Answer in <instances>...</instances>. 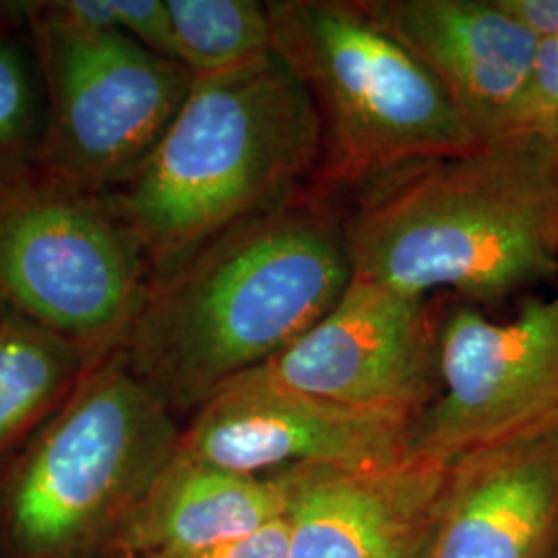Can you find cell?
<instances>
[{
	"mask_svg": "<svg viewBox=\"0 0 558 558\" xmlns=\"http://www.w3.org/2000/svg\"><path fill=\"white\" fill-rule=\"evenodd\" d=\"M558 119V38L538 41L536 59L519 104L518 129H553Z\"/></svg>",
	"mask_w": 558,
	"mask_h": 558,
	"instance_id": "cell-18",
	"label": "cell"
},
{
	"mask_svg": "<svg viewBox=\"0 0 558 558\" xmlns=\"http://www.w3.org/2000/svg\"><path fill=\"white\" fill-rule=\"evenodd\" d=\"M292 472L244 476L177 453L108 558H154L253 534L288 513Z\"/></svg>",
	"mask_w": 558,
	"mask_h": 558,
	"instance_id": "cell-14",
	"label": "cell"
},
{
	"mask_svg": "<svg viewBox=\"0 0 558 558\" xmlns=\"http://www.w3.org/2000/svg\"><path fill=\"white\" fill-rule=\"evenodd\" d=\"M40 89L27 48L0 34V168L25 166L38 158L44 137Z\"/></svg>",
	"mask_w": 558,
	"mask_h": 558,
	"instance_id": "cell-17",
	"label": "cell"
},
{
	"mask_svg": "<svg viewBox=\"0 0 558 558\" xmlns=\"http://www.w3.org/2000/svg\"><path fill=\"white\" fill-rule=\"evenodd\" d=\"M439 389L410 424L408 456L451 461L558 424V294L509 319L458 304L437 320Z\"/></svg>",
	"mask_w": 558,
	"mask_h": 558,
	"instance_id": "cell-8",
	"label": "cell"
},
{
	"mask_svg": "<svg viewBox=\"0 0 558 558\" xmlns=\"http://www.w3.org/2000/svg\"><path fill=\"white\" fill-rule=\"evenodd\" d=\"M437 360L428 300L354 276L306 333L240 377L414 420L439 389Z\"/></svg>",
	"mask_w": 558,
	"mask_h": 558,
	"instance_id": "cell-9",
	"label": "cell"
},
{
	"mask_svg": "<svg viewBox=\"0 0 558 558\" xmlns=\"http://www.w3.org/2000/svg\"><path fill=\"white\" fill-rule=\"evenodd\" d=\"M177 59L195 77L220 75L274 52V25L259 0H166Z\"/></svg>",
	"mask_w": 558,
	"mask_h": 558,
	"instance_id": "cell-16",
	"label": "cell"
},
{
	"mask_svg": "<svg viewBox=\"0 0 558 558\" xmlns=\"http://www.w3.org/2000/svg\"><path fill=\"white\" fill-rule=\"evenodd\" d=\"M354 276L497 302L558 276V145L518 129L366 184L343 220Z\"/></svg>",
	"mask_w": 558,
	"mask_h": 558,
	"instance_id": "cell-2",
	"label": "cell"
},
{
	"mask_svg": "<svg viewBox=\"0 0 558 558\" xmlns=\"http://www.w3.org/2000/svg\"><path fill=\"white\" fill-rule=\"evenodd\" d=\"M119 29L163 59H177L174 29L166 0H112Z\"/></svg>",
	"mask_w": 558,
	"mask_h": 558,
	"instance_id": "cell-19",
	"label": "cell"
},
{
	"mask_svg": "<svg viewBox=\"0 0 558 558\" xmlns=\"http://www.w3.org/2000/svg\"><path fill=\"white\" fill-rule=\"evenodd\" d=\"M544 558H558V542L553 546V548H550V553H548Z\"/></svg>",
	"mask_w": 558,
	"mask_h": 558,
	"instance_id": "cell-22",
	"label": "cell"
},
{
	"mask_svg": "<svg viewBox=\"0 0 558 558\" xmlns=\"http://www.w3.org/2000/svg\"><path fill=\"white\" fill-rule=\"evenodd\" d=\"M182 426L122 350L94 362L0 484L11 558H108L177 458Z\"/></svg>",
	"mask_w": 558,
	"mask_h": 558,
	"instance_id": "cell-4",
	"label": "cell"
},
{
	"mask_svg": "<svg viewBox=\"0 0 558 558\" xmlns=\"http://www.w3.org/2000/svg\"><path fill=\"white\" fill-rule=\"evenodd\" d=\"M497 4L538 40L558 38V0H497Z\"/></svg>",
	"mask_w": 558,
	"mask_h": 558,
	"instance_id": "cell-21",
	"label": "cell"
},
{
	"mask_svg": "<svg viewBox=\"0 0 558 558\" xmlns=\"http://www.w3.org/2000/svg\"><path fill=\"white\" fill-rule=\"evenodd\" d=\"M0 34H2V29H0Z\"/></svg>",
	"mask_w": 558,
	"mask_h": 558,
	"instance_id": "cell-25",
	"label": "cell"
},
{
	"mask_svg": "<svg viewBox=\"0 0 558 558\" xmlns=\"http://www.w3.org/2000/svg\"><path fill=\"white\" fill-rule=\"evenodd\" d=\"M274 50L323 124L320 174L368 184L480 143L439 81L360 2L269 0Z\"/></svg>",
	"mask_w": 558,
	"mask_h": 558,
	"instance_id": "cell-5",
	"label": "cell"
},
{
	"mask_svg": "<svg viewBox=\"0 0 558 558\" xmlns=\"http://www.w3.org/2000/svg\"><path fill=\"white\" fill-rule=\"evenodd\" d=\"M439 81L478 141L518 131L538 38L497 0H360Z\"/></svg>",
	"mask_w": 558,
	"mask_h": 558,
	"instance_id": "cell-11",
	"label": "cell"
},
{
	"mask_svg": "<svg viewBox=\"0 0 558 558\" xmlns=\"http://www.w3.org/2000/svg\"><path fill=\"white\" fill-rule=\"evenodd\" d=\"M27 23L46 96L36 163L85 189L117 191L151 156L195 75L122 32Z\"/></svg>",
	"mask_w": 558,
	"mask_h": 558,
	"instance_id": "cell-7",
	"label": "cell"
},
{
	"mask_svg": "<svg viewBox=\"0 0 558 558\" xmlns=\"http://www.w3.org/2000/svg\"><path fill=\"white\" fill-rule=\"evenodd\" d=\"M151 263L110 193L0 168V302L94 359L122 350Z\"/></svg>",
	"mask_w": 558,
	"mask_h": 558,
	"instance_id": "cell-6",
	"label": "cell"
},
{
	"mask_svg": "<svg viewBox=\"0 0 558 558\" xmlns=\"http://www.w3.org/2000/svg\"><path fill=\"white\" fill-rule=\"evenodd\" d=\"M550 131H553V135H555V140H557L558 145V119L553 122V129H550Z\"/></svg>",
	"mask_w": 558,
	"mask_h": 558,
	"instance_id": "cell-23",
	"label": "cell"
},
{
	"mask_svg": "<svg viewBox=\"0 0 558 558\" xmlns=\"http://www.w3.org/2000/svg\"><path fill=\"white\" fill-rule=\"evenodd\" d=\"M98 360L0 302V461L40 430Z\"/></svg>",
	"mask_w": 558,
	"mask_h": 558,
	"instance_id": "cell-15",
	"label": "cell"
},
{
	"mask_svg": "<svg viewBox=\"0 0 558 558\" xmlns=\"http://www.w3.org/2000/svg\"><path fill=\"white\" fill-rule=\"evenodd\" d=\"M0 558H2V550H0Z\"/></svg>",
	"mask_w": 558,
	"mask_h": 558,
	"instance_id": "cell-24",
	"label": "cell"
},
{
	"mask_svg": "<svg viewBox=\"0 0 558 558\" xmlns=\"http://www.w3.org/2000/svg\"><path fill=\"white\" fill-rule=\"evenodd\" d=\"M320 160L317 104L274 50L195 77L151 156L110 195L156 269L296 197Z\"/></svg>",
	"mask_w": 558,
	"mask_h": 558,
	"instance_id": "cell-3",
	"label": "cell"
},
{
	"mask_svg": "<svg viewBox=\"0 0 558 558\" xmlns=\"http://www.w3.org/2000/svg\"><path fill=\"white\" fill-rule=\"evenodd\" d=\"M410 424L239 377L189 416L179 453L244 476L373 470L410 458Z\"/></svg>",
	"mask_w": 558,
	"mask_h": 558,
	"instance_id": "cell-10",
	"label": "cell"
},
{
	"mask_svg": "<svg viewBox=\"0 0 558 558\" xmlns=\"http://www.w3.org/2000/svg\"><path fill=\"white\" fill-rule=\"evenodd\" d=\"M558 542V424L449 463L424 558H544Z\"/></svg>",
	"mask_w": 558,
	"mask_h": 558,
	"instance_id": "cell-13",
	"label": "cell"
},
{
	"mask_svg": "<svg viewBox=\"0 0 558 558\" xmlns=\"http://www.w3.org/2000/svg\"><path fill=\"white\" fill-rule=\"evenodd\" d=\"M449 465L408 458L373 470H296L290 558H424Z\"/></svg>",
	"mask_w": 558,
	"mask_h": 558,
	"instance_id": "cell-12",
	"label": "cell"
},
{
	"mask_svg": "<svg viewBox=\"0 0 558 558\" xmlns=\"http://www.w3.org/2000/svg\"><path fill=\"white\" fill-rule=\"evenodd\" d=\"M352 278L343 220L296 195L156 267L122 352L177 418L191 416L306 333Z\"/></svg>",
	"mask_w": 558,
	"mask_h": 558,
	"instance_id": "cell-1",
	"label": "cell"
},
{
	"mask_svg": "<svg viewBox=\"0 0 558 558\" xmlns=\"http://www.w3.org/2000/svg\"><path fill=\"white\" fill-rule=\"evenodd\" d=\"M154 558H290L288 513L253 534L226 539V542L211 544V546H205L199 550Z\"/></svg>",
	"mask_w": 558,
	"mask_h": 558,
	"instance_id": "cell-20",
	"label": "cell"
}]
</instances>
